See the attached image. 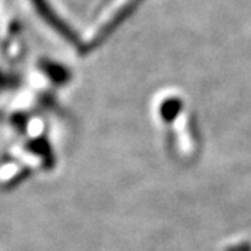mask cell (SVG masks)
<instances>
[{
  "label": "cell",
  "mask_w": 251,
  "mask_h": 251,
  "mask_svg": "<svg viewBox=\"0 0 251 251\" xmlns=\"http://www.w3.org/2000/svg\"><path fill=\"white\" fill-rule=\"evenodd\" d=\"M39 66H41V70L45 73L49 77V80L53 81L54 84H64L66 81H69L70 73L62 64L54 63L52 60H42L39 63Z\"/></svg>",
  "instance_id": "cell-2"
},
{
  "label": "cell",
  "mask_w": 251,
  "mask_h": 251,
  "mask_svg": "<svg viewBox=\"0 0 251 251\" xmlns=\"http://www.w3.org/2000/svg\"><path fill=\"white\" fill-rule=\"evenodd\" d=\"M31 1H32V4H34L36 11H38V14L42 17V20L45 21L48 25H50L54 31H57L64 39L70 41L73 44L77 42L75 32L63 21L62 18L56 14V11H53V9L50 7V4H49L48 0H31Z\"/></svg>",
  "instance_id": "cell-1"
},
{
  "label": "cell",
  "mask_w": 251,
  "mask_h": 251,
  "mask_svg": "<svg viewBox=\"0 0 251 251\" xmlns=\"http://www.w3.org/2000/svg\"><path fill=\"white\" fill-rule=\"evenodd\" d=\"M180 109V102H177L176 99H172L169 102H166L162 106V115L165 119H172L176 115V112Z\"/></svg>",
  "instance_id": "cell-3"
}]
</instances>
